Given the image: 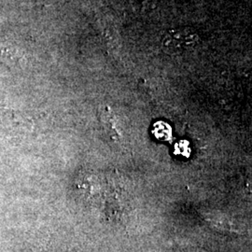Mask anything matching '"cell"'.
Here are the masks:
<instances>
[{"instance_id":"obj_1","label":"cell","mask_w":252,"mask_h":252,"mask_svg":"<svg viewBox=\"0 0 252 252\" xmlns=\"http://www.w3.org/2000/svg\"><path fill=\"white\" fill-rule=\"evenodd\" d=\"M200 36L194 28L189 27L173 28L162 37V48L171 55L186 54L198 45Z\"/></svg>"},{"instance_id":"obj_2","label":"cell","mask_w":252,"mask_h":252,"mask_svg":"<svg viewBox=\"0 0 252 252\" xmlns=\"http://www.w3.org/2000/svg\"><path fill=\"white\" fill-rule=\"evenodd\" d=\"M153 134L160 140H168L171 136V128L163 122H158L153 127Z\"/></svg>"}]
</instances>
